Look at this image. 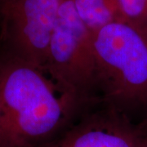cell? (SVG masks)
Here are the masks:
<instances>
[{"label": "cell", "mask_w": 147, "mask_h": 147, "mask_svg": "<svg viewBox=\"0 0 147 147\" xmlns=\"http://www.w3.org/2000/svg\"><path fill=\"white\" fill-rule=\"evenodd\" d=\"M76 101L47 73L11 56L0 64V147L41 144Z\"/></svg>", "instance_id": "obj_1"}, {"label": "cell", "mask_w": 147, "mask_h": 147, "mask_svg": "<svg viewBox=\"0 0 147 147\" xmlns=\"http://www.w3.org/2000/svg\"><path fill=\"white\" fill-rule=\"evenodd\" d=\"M96 84L116 104L147 103V32L114 21L93 33Z\"/></svg>", "instance_id": "obj_2"}, {"label": "cell", "mask_w": 147, "mask_h": 147, "mask_svg": "<svg viewBox=\"0 0 147 147\" xmlns=\"http://www.w3.org/2000/svg\"><path fill=\"white\" fill-rule=\"evenodd\" d=\"M46 73L76 100L96 84L93 33L79 16L73 0H61Z\"/></svg>", "instance_id": "obj_3"}, {"label": "cell", "mask_w": 147, "mask_h": 147, "mask_svg": "<svg viewBox=\"0 0 147 147\" xmlns=\"http://www.w3.org/2000/svg\"><path fill=\"white\" fill-rule=\"evenodd\" d=\"M61 0H0V38L11 57L46 73Z\"/></svg>", "instance_id": "obj_4"}, {"label": "cell", "mask_w": 147, "mask_h": 147, "mask_svg": "<svg viewBox=\"0 0 147 147\" xmlns=\"http://www.w3.org/2000/svg\"><path fill=\"white\" fill-rule=\"evenodd\" d=\"M142 137L124 120L108 116L80 124L48 147H139Z\"/></svg>", "instance_id": "obj_5"}, {"label": "cell", "mask_w": 147, "mask_h": 147, "mask_svg": "<svg viewBox=\"0 0 147 147\" xmlns=\"http://www.w3.org/2000/svg\"><path fill=\"white\" fill-rule=\"evenodd\" d=\"M80 18L92 33L119 21L116 0H73Z\"/></svg>", "instance_id": "obj_6"}, {"label": "cell", "mask_w": 147, "mask_h": 147, "mask_svg": "<svg viewBox=\"0 0 147 147\" xmlns=\"http://www.w3.org/2000/svg\"><path fill=\"white\" fill-rule=\"evenodd\" d=\"M119 21L147 32V0H116Z\"/></svg>", "instance_id": "obj_7"}, {"label": "cell", "mask_w": 147, "mask_h": 147, "mask_svg": "<svg viewBox=\"0 0 147 147\" xmlns=\"http://www.w3.org/2000/svg\"><path fill=\"white\" fill-rule=\"evenodd\" d=\"M139 147H147V137H142Z\"/></svg>", "instance_id": "obj_8"}, {"label": "cell", "mask_w": 147, "mask_h": 147, "mask_svg": "<svg viewBox=\"0 0 147 147\" xmlns=\"http://www.w3.org/2000/svg\"><path fill=\"white\" fill-rule=\"evenodd\" d=\"M146 105H147V103H146Z\"/></svg>", "instance_id": "obj_9"}]
</instances>
